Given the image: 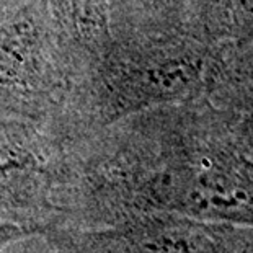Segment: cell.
Returning a JSON list of instances; mask_svg holds the SVG:
<instances>
[{
  "label": "cell",
  "mask_w": 253,
  "mask_h": 253,
  "mask_svg": "<svg viewBox=\"0 0 253 253\" xmlns=\"http://www.w3.org/2000/svg\"><path fill=\"white\" fill-rule=\"evenodd\" d=\"M191 33H120L91 64L85 106L98 126L208 96L220 47Z\"/></svg>",
  "instance_id": "obj_1"
},
{
  "label": "cell",
  "mask_w": 253,
  "mask_h": 253,
  "mask_svg": "<svg viewBox=\"0 0 253 253\" xmlns=\"http://www.w3.org/2000/svg\"><path fill=\"white\" fill-rule=\"evenodd\" d=\"M61 21L52 0L0 8V111L38 120L66 101L72 77Z\"/></svg>",
  "instance_id": "obj_2"
},
{
  "label": "cell",
  "mask_w": 253,
  "mask_h": 253,
  "mask_svg": "<svg viewBox=\"0 0 253 253\" xmlns=\"http://www.w3.org/2000/svg\"><path fill=\"white\" fill-rule=\"evenodd\" d=\"M54 176L51 145L36 120L0 111V214L46 206Z\"/></svg>",
  "instance_id": "obj_3"
},
{
  "label": "cell",
  "mask_w": 253,
  "mask_h": 253,
  "mask_svg": "<svg viewBox=\"0 0 253 253\" xmlns=\"http://www.w3.org/2000/svg\"><path fill=\"white\" fill-rule=\"evenodd\" d=\"M111 33H191L225 42L219 0H110Z\"/></svg>",
  "instance_id": "obj_4"
},
{
  "label": "cell",
  "mask_w": 253,
  "mask_h": 253,
  "mask_svg": "<svg viewBox=\"0 0 253 253\" xmlns=\"http://www.w3.org/2000/svg\"><path fill=\"white\" fill-rule=\"evenodd\" d=\"M208 98L253 123V38L222 46Z\"/></svg>",
  "instance_id": "obj_5"
},
{
  "label": "cell",
  "mask_w": 253,
  "mask_h": 253,
  "mask_svg": "<svg viewBox=\"0 0 253 253\" xmlns=\"http://www.w3.org/2000/svg\"><path fill=\"white\" fill-rule=\"evenodd\" d=\"M64 7L67 31L93 62L111 40L110 0H64Z\"/></svg>",
  "instance_id": "obj_6"
},
{
  "label": "cell",
  "mask_w": 253,
  "mask_h": 253,
  "mask_svg": "<svg viewBox=\"0 0 253 253\" xmlns=\"http://www.w3.org/2000/svg\"><path fill=\"white\" fill-rule=\"evenodd\" d=\"M224 38L240 42L253 38V0H220Z\"/></svg>",
  "instance_id": "obj_7"
},
{
  "label": "cell",
  "mask_w": 253,
  "mask_h": 253,
  "mask_svg": "<svg viewBox=\"0 0 253 253\" xmlns=\"http://www.w3.org/2000/svg\"><path fill=\"white\" fill-rule=\"evenodd\" d=\"M33 232H36V227H26L12 220H0V249Z\"/></svg>",
  "instance_id": "obj_8"
}]
</instances>
